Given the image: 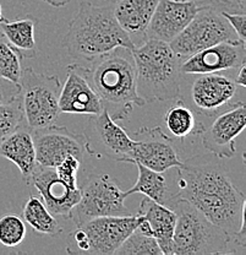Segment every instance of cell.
Returning a JSON list of instances; mask_svg holds the SVG:
<instances>
[{"label":"cell","instance_id":"cell-14","mask_svg":"<svg viewBox=\"0 0 246 255\" xmlns=\"http://www.w3.org/2000/svg\"><path fill=\"white\" fill-rule=\"evenodd\" d=\"M246 106L243 101L214 117L212 123L201 132L202 145L214 157L228 159L237 152L235 139L244 131Z\"/></svg>","mask_w":246,"mask_h":255},{"label":"cell","instance_id":"cell-4","mask_svg":"<svg viewBox=\"0 0 246 255\" xmlns=\"http://www.w3.org/2000/svg\"><path fill=\"white\" fill-rule=\"evenodd\" d=\"M136 90L145 103L174 101L180 92V60L169 43L147 38L132 48Z\"/></svg>","mask_w":246,"mask_h":255},{"label":"cell","instance_id":"cell-28","mask_svg":"<svg viewBox=\"0 0 246 255\" xmlns=\"http://www.w3.org/2000/svg\"><path fill=\"white\" fill-rule=\"evenodd\" d=\"M25 124L20 94L9 102L0 105V139L7 136Z\"/></svg>","mask_w":246,"mask_h":255},{"label":"cell","instance_id":"cell-9","mask_svg":"<svg viewBox=\"0 0 246 255\" xmlns=\"http://www.w3.org/2000/svg\"><path fill=\"white\" fill-rule=\"evenodd\" d=\"M181 75V80L189 84V87L186 90L187 98H180L197 116L210 121L239 102L234 101L238 95V85L229 76L219 73Z\"/></svg>","mask_w":246,"mask_h":255},{"label":"cell","instance_id":"cell-20","mask_svg":"<svg viewBox=\"0 0 246 255\" xmlns=\"http://www.w3.org/2000/svg\"><path fill=\"white\" fill-rule=\"evenodd\" d=\"M160 0H118L113 12L135 47L146 41L147 27Z\"/></svg>","mask_w":246,"mask_h":255},{"label":"cell","instance_id":"cell-21","mask_svg":"<svg viewBox=\"0 0 246 255\" xmlns=\"http://www.w3.org/2000/svg\"><path fill=\"white\" fill-rule=\"evenodd\" d=\"M0 158L11 161L20 171L23 182L30 184L31 174L36 168L37 161L32 134L26 124L0 139Z\"/></svg>","mask_w":246,"mask_h":255},{"label":"cell","instance_id":"cell-13","mask_svg":"<svg viewBox=\"0 0 246 255\" xmlns=\"http://www.w3.org/2000/svg\"><path fill=\"white\" fill-rule=\"evenodd\" d=\"M135 146L126 163H141L160 173L182 164L174 139L169 137L161 127L141 128L132 134Z\"/></svg>","mask_w":246,"mask_h":255},{"label":"cell","instance_id":"cell-6","mask_svg":"<svg viewBox=\"0 0 246 255\" xmlns=\"http://www.w3.org/2000/svg\"><path fill=\"white\" fill-rule=\"evenodd\" d=\"M136 215L100 216L88 220L69 233L66 253L114 255L116 249L139 226Z\"/></svg>","mask_w":246,"mask_h":255},{"label":"cell","instance_id":"cell-31","mask_svg":"<svg viewBox=\"0 0 246 255\" xmlns=\"http://www.w3.org/2000/svg\"><path fill=\"white\" fill-rule=\"evenodd\" d=\"M82 163L83 162L76 158L75 156H68L54 168L57 174L60 177V179L64 180L66 184L70 188H73V189H78V173L80 171Z\"/></svg>","mask_w":246,"mask_h":255},{"label":"cell","instance_id":"cell-7","mask_svg":"<svg viewBox=\"0 0 246 255\" xmlns=\"http://www.w3.org/2000/svg\"><path fill=\"white\" fill-rule=\"evenodd\" d=\"M81 198L70 212L76 227L88 220L100 216H129L130 210L125 206L124 191L118 180L107 173L87 174L82 182Z\"/></svg>","mask_w":246,"mask_h":255},{"label":"cell","instance_id":"cell-12","mask_svg":"<svg viewBox=\"0 0 246 255\" xmlns=\"http://www.w3.org/2000/svg\"><path fill=\"white\" fill-rule=\"evenodd\" d=\"M31 134L39 166L57 167L68 156H75L83 162V155L87 152V140L83 134L54 124L31 130Z\"/></svg>","mask_w":246,"mask_h":255},{"label":"cell","instance_id":"cell-11","mask_svg":"<svg viewBox=\"0 0 246 255\" xmlns=\"http://www.w3.org/2000/svg\"><path fill=\"white\" fill-rule=\"evenodd\" d=\"M89 117L83 132L87 140V153L96 158L107 157L128 162L135 140L115 123L105 108L96 116Z\"/></svg>","mask_w":246,"mask_h":255},{"label":"cell","instance_id":"cell-5","mask_svg":"<svg viewBox=\"0 0 246 255\" xmlns=\"http://www.w3.org/2000/svg\"><path fill=\"white\" fill-rule=\"evenodd\" d=\"M166 206L176 214L171 255L242 254L228 233L186 200L174 195Z\"/></svg>","mask_w":246,"mask_h":255},{"label":"cell","instance_id":"cell-18","mask_svg":"<svg viewBox=\"0 0 246 255\" xmlns=\"http://www.w3.org/2000/svg\"><path fill=\"white\" fill-rule=\"evenodd\" d=\"M245 43L226 41L206 48L180 64L181 74H207L239 69L245 64Z\"/></svg>","mask_w":246,"mask_h":255},{"label":"cell","instance_id":"cell-22","mask_svg":"<svg viewBox=\"0 0 246 255\" xmlns=\"http://www.w3.org/2000/svg\"><path fill=\"white\" fill-rule=\"evenodd\" d=\"M134 164L137 167L139 177H137L136 183L130 189L124 191V195L128 198L132 194L140 193L144 194L146 198L156 201V203L165 206L168 205V203L174 195L170 193L168 182H166L164 174L153 171V169L148 168L141 163H137V162H135Z\"/></svg>","mask_w":246,"mask_h":255},{"label":"cell","instance_id":"cell-10","mask_svg":"<svg viewBox=\"0 0 246 255\" xmlns=\"http://www.w3.org/2000/svg\"><path fill=\"white\" fill-rule=\"evenodd\" d=\"M226 41H239L227 18L221 12L198 9L189 25L169 46L182 63L201 50Z\"/></svg>","mask_w":246,"mask_h":255},{"label":"cell","instance_id":"cell-23","mask_svg":"<svg viewBox=\"0 0 246 255\" xmlns=\"http://www.w3.org/2000/svg\"><path fill=\"white\" fill-rule=\"evenodd\" d=\"M0 37L20 50L23 58H33L36 55L34 20L30 16L12 21L2 17L0 20Z\"/></svg>","mask_w":246,"mask_h":255},{"label":"cell","instance_id":"cell-29","mask_svg":"<svg viewBox=\"0 0 246 255\" xmlns=\"http://www.w3.org/2000/svg\"><path fill=\"white\" fill-rule=\"evenodd\" d=\"M26 237L25 221L16 214L0 217V243L5 247H17Z\"/></svg>","mask_w":246,"mask_h":255},{"label":"cell","instance_id":"cell-15","mask_svg":"<svg viewBox=\"0 0 246 255\" xmlns=\"http://www.w3.org/2000/svg\"><path fill=\"white\" fill-rule=\"evenodd\" d=\"M66 74L59 95L60 113L96 116L104 110L102 101L89 84L84 66L71 64Z\"/></svg>","mask_w":246,"mask_h":255},{"label":"cell","instance_id":"cell-2","mask_svg":"<svg viewBox=\"0 0 246 255\" xmlns=\"http://www.w3.org/2000/svg\"><path fill=\"white\" fill-rule=\"evenodd\" d=\"M87 78L114 121L129 118L135 106L145 101L136 90V66L131 49L118 47L99 55L86 68Z\"/></svg>","mask_w":246,"mask_h":255},{"label":"cell","instance_id":"cell-1","mask_svg":"<svg viewBox=\"0 0 246 255\" xmlns=\"http://www.w3.org/2000/svg\"><path fill=\"white\" fill-rule=\"evenodd\" d=\"M176 194L197 209L206 219L228 233L239 248L246 252V199L230 179L223 164L216 158L196 156L182 161L176 168Z\"/></svg>","mask_w":246,"mask_h":255},{"label":"cell","instance_id":"cell-16","mask_svg":"<svg viewBox=\"0 0 246 255\" xmlns=\"http://www.w3.org/2000/svg\"><path fill=\"white\" fill-rule=\"evenodd\" d=\"M28 185H33L38 190L42 201L54 216L66 220H69L71 210L81 198L80 188L73 189L69 187L64 180L60 179L54 167L37 164Z\"/></svg>","mask_w":246,"mask_h":255},{"label":"cell","instance_id":"cell-35","mask_svg":"<svg viewBox=\"0 0 246 255\" xmlns=\"http://www.w3.org/2000/svg\"><path fill=\"white\" fill-rule=\"evenodd\" d=\"M41 1L47 2V4L53 7H63L65 5H68L71 0H41Z\"/></svg>","mask_w":246,"mask_h":255},{"label":"cell","instance_id":"cell-33","mask_svg":"<svg viewBox=\"0 0 246 255\" xmlns=\"http://www.w3.org/2000/svg\"><path fill=\"white\" fill-rule=\"evenodd\" d=\"M20 94V86L7 81V80L0 79V105L11 101Z\"/></svg>","mask_w":246,"mask_h":255},{"label":"cell","instance_id":"cell-34","mask_svg":"<svg viewBox=\"0 0 246 255\" xmlns=\"http://www.w3.org/2000/svg\"><path fill=\"white\" fill-rule=\"evenodd\" d=\"M245 69H246V65H245V64H243L242 66H239V70H238V75L235 76V79H234L235 84H237L238 86L243 87V89H245V87H246Z\"/></svg>","mask_w":246,"mask_h":255},{"label":"cell","instance_id":"cell-19","mask_svg":"<svg viewBox=\"0 0 246 255\" xmlns=\"http://www.w3.org/2000/svg\"><path fill=\"white\" fill-rule=\"evenodd\" d=\"M136 216L140 222L137 230L157 241L163 255H171L173 235L175 230L176 214L170 207L158 204L151 199H142Z\"/></svg>","mask_w":246,"mask_h":255},{"label":"cell","instance_id":"cell-36","mask_svg":"<svg viewBox=\"0 0 246 255\" xmlns=\"http://www.w3.org/2000/svg\"><path fill=\"white\" fill-rule=\"evenodd\" d=\"M103 1H107V2H110V4H113V2L118 1V0H103Z\"/></svg>","mask_w":246,"mask_h":255},{"label":"cell","instance_id":"cell-25","mask_svg":"<svg viewBox=\"0 0 246 255\" xmlns=\"http://www.w3.org/2000/svg\"><path fill=\"white\" fill-rule=\"evenodd\" d=\"M22 217L37 233L48 237H58L63 233V227L54 215L47 209L42 199L31 195L22 210Z\"/></svg>","mask_w":246,"mask_h":255},{"label":"cell","instance_id":"cell-32","mask_svg":"<svg viewBox=\"0 0 246 255\" xmlns=\"http://www.w3.org/2000/svg\"><path fill=\"white\" fill-rule=\"evenodd\" d=\"M227 18L229 25L237 33L240 42L245 43V22L246 16L244 14H222Z\"/></svg>","mask_w":246,"mask_h":255},{"label":"cell","instance_id":"cell-26","mask_svg":"<svg viewBox=\"0 0 246 255\" xmlns=\"http://www.w3.org/2000/svg\"><path fill=\"white\" fill-rule=\"evenodd\" d=\"M23 55L2 37H0V79L7 80L20 86Z\"/></svg>","mask_w":246,"mask_h":255},{"label":"cell","instance_id":"cell-17","mask_svg":"<svg viewBox=\"0 0 246 255\" xmlns=\"http://www.w3.org/2000/svg\"><path fill=\"white\" fill-rule=\"evenodd\" d=\"M192 0H160L147 27L146 39L170 43L197 12Z\"/></svg>","mask_w":246,"mask_h":255},{"label":"cell","instance_id":"cell-30","mask_svg":"<svg viewBox=\"0 0 246 255\" xmlns=\"http://www.w3.org/2000/svg\"><path fill=\"white\" fill-rule=\"evenodd\" d=\"M197 9H210L221 14H244L246 0H192Z\"/></svg>","mask_w":246,"mask_h":255},{"label":"cell","instance_id":"cell-24","mask_svg":"<svg viewBox=\"0 0 246 255\" xmlns=\"http://www.w3.org/2000/svg\"><path fill=\"white\" fill-rule=\"evenodd\" d=\"M174 105L164 114V124L175 139L184 140L191 135H200L205 124L196 119L194 113L180 97H176Z\"/></svg>","mask_w":246,"mask_h":255},{"label":"cell","instance_id":"cell-8","mask_svg":"<svg viewBox=\"0 0 246 255\" xmlns=\"http://www.w3.org/2000/svg\"><path fill=\"white\" fill-rule=\"evenodd\" d=\"M62 84L55 75L38 74L32 68L22 70L20 96L25 123L30 130L54 124L59 116Z\"/></svg>","mask_w":246,"mask_h":255},{"label":"cell","instance_id":"cell-3","mask_svg":"<svg viewBox=\"0 0 246 255\" xmlns=\"http://www.w3.org/2000/svg\"><path fill=\"white\" fill-rule=\"evenodd\" d=\"M63 46L74 59L92 62L118 47L135 48L126 32L120 27L113 12V4L98 6L81 2L71 20Z\"/></svg>","mask_w":246,"mask_h":255},{"label":"cell","instance_id":"cell-27","mask_svg":"<svg viewBox=\"0 0 246 255\" xmlns=\"http://www.w3.org/2000/svg\"><path fill=\"white\" fill-rule=\"evenodd\" d=\"M114 255H163V253L155 238L144 235L136 228L120 244Z\"/></svg>","mask_w":246,"mask_h":255},{"label":"cell","instance_id":"cell-37","mask_svg":"<svg viewBox=\"0 0 246 255\" xmlns=\"http://www.w3.org/2000/svg\"><path fill=\"white\" fill-rule=\"evenodd\" d=\"M2 18V9H1V4H0V20Z\"/></svg>","mask_w":246,"mask_h":255}]
</instances>
